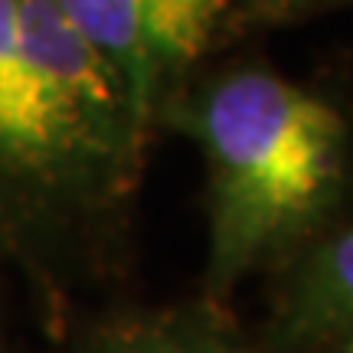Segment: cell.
I'll return each mask as SVG.
<instances>
[{
    "label": "cell",
    "instance_id": "6da1fadb",
    "mask_svg": "<svg viewBox=\"0 0 353 353\" xmlns=\"http://www.w3.org/2000/svg\"><path fill=\"white\" fill-rule=\"evenodd\" d=\"M151 141L59 0H0V262L56 327L125 255Z\"/></svg>",
    "mask_w": 353,
    "mask_h": 353
},
{
    "label": "cell",
    "instance_id": "7a4b0ae2",
    "mask_svg": "<svg viewBox=\"0 0 353 353\" xmlns=\"http://www.w3.org/2000/svg\"><path fill=\"white\" fill-rule=\"evenodd\" d=\"M203 161L206 262L200 294L229 304L353 206V121L321 88L259 59L203 65L164 108L157 134Z\"/></svg>",
    "mask_w": 353,
    "mask_h": 353
},
{
    "label": "cell",
    "instance_id": "3957f363",
    "mask_svg": "<svg viewBox=\"0 0 353 353\" xmlns=\"http://www.w3.org/2000/svg\"><path fill=\"white\" fill-rule=\"evenodd\" d=\"M65 17L125 85L131 108L157 138V121L216 56L236 0H59Z\"/></svg>",
    "mask_w": 353,
    "mask_h": 353
},
{
    "label": "cell",
    "instance_id": "277c9868",
    "mask_svg": "<svg viewBox=\"0 0 353 353\" xmlns=\"http://www.w3.org/2000/svg\"><path fill=\"white\" fill-rule=\"evenodd\" d=\"M265 353H353V206L268 275Z\"/></svg>",
    "mask_w": 353,
    "mask_h": 353
},
{
    "label": "cell",
    "instance_id": "5b68a950",
    "mask_svg": "<svg viewBox=\"0 0 353 353\" xmlns=\"http://www.w3.org/2000/svg\"><path fill=\"white\" fill-rule=\"evenodd\" d=\"M65 353H265L229 304L187 298L170 304L112 307L79 321Z\"/></svg>",
    "mask_w": 353,
    "mask_h": 353
},
{
    "label": "cell",
    "instance_id": "8992f818",
    "mask_svg": "<svg viewBox=\"0 0 353 353\" xmlns=\"http://www.w3.org/2000/svg\"><path fill=\"white\" fill-rule=\"evenodd\" d=\"M347 3H353V0H236V7H232L226 26L219 33L216 52H223L226 46H236L242 39L262 37V33L301 26L321 17V13L341 10Z\"/></svg>",
    "mask_w": 353,
    "mask_h": 353
},
{
    "label": "cell",
    "instance_id": "52a82bcc",
    "mask_svg": "<svg viewBox=\"0 0 353 353\" xmlns=\"http://www.w3.org/2000/svg\"><path fill=\"white\" fill-rule=\"evenodd\" d=\"M0 350H3V330H0Z\"/></svg>",
    "mask_w": 353,
    "mask_h": 353
}]
</instances>
